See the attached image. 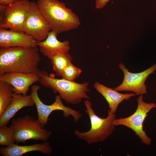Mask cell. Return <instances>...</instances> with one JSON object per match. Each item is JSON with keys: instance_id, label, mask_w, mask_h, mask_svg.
<instances>
[{"instance_id": "cell-2", "label": "cell", "mask_w": 156, "mask_h": 156, "mask_svg": "<svg viewBox=\"0 0 156 156\" xmlns=\"http://www.w3.org/2000/svg\"><path fill=\"white\" fill-rule=\"evenodd\" d=\"M37 6L49 24L52 30L58 34L79 27L78 16L65 4L58 0H37Z\"/></svg>"}, {"instance_id": "cell-17", "label": "cell", "mask_w": 156, "mask_h": 156, "mask_svg": "<svg viewBox=\"0 0 156 156\" xmlns=\"http://www.w3.org/2000/svg\"><path fill=\"white\" fill-rule=\"evenodd\" d=\"M50 60L56 75L62 77L65 68L72 63V58L68 52L54 55Z\"/></svg>"}, {"instance_id": "cell-18", "label": "cell", "mask_w": 156, "mask_h": 156, "mask_svg": "<svg viewBox=\"0 0 156 156\" xmlns=\"http://www.w3.org/2000/svg\"><path fill=\"white\" fill-rule=\"evenodd\" d=\"M14 93L12 85L0 80V116L12 101Z\"/></svg>"}, {"instance_id": "cell-20", "label": "cell", "mask_w": 156, "mask_h": 156, "mask_svg": "<svg viewBox=\"0 0 156 156\" xmlns=\"http://www.w3.org/2000/svg\"><path fill=\"white\" fill-rule=\"evenodd\" d=\"M81 70L74 65L71 63L64 69L62 77L67 80L74 81L80 75Z\"/></svg>"}, {"instance_id": "cell-21", "label": "cell", "mask_w": 156, "mask_h": 156, "mask_svg": "<svg viewBox=\"0 0 156 156\" xmlns=\"http://www.w3.org/2000/svg\"><path fill=\"white\" fill-rule=\"evenodd\" d=\"M110 0H96L95 7L98 9H101L104 7Z\"/></svg>"}, {"instance_id": "cell-11", "label": "cell", "mask_w": 156, "mask_h": 156, "mask_svg": "<svg viewBox=\"0 0 156 156\" xmlns=\"http://www.w3.org/2000/svg\"><path fill=\"white\" fill-rule=\"evenodd\" d=\"M38 74L34 73H8L0 75V80L11 84L13 87L14 93L27 95L29 87L38 82Z\"/></svg>"}, {"instance_id": "cell-16", "label": "cell", "mask_w": 156, "mask_h": 156, "mask_svg": "<svg viewBox=\"0 0 156 156\" xmlns=\"http://www.w3.org/2000/svg\"><path fill=\"white\" fill-rule=\"evenodd\" d=\"M94 88L105 98L109 105V109L116 114L119 105L124 100H128L136 95L135 93L122 94L96 81Z\"/></svg>"}, {"instance_id": "cell-15", "label": "cell", "mask_w": 156, "mask_h": 156, "mask_svg": "<svg viewBox=\"0 0 156 156\" xmlns=\"http://www.w3.org/2000/svg\"><path fill=\"white\" fill-rule=\"evenodd\" d=\"M34 105L30 94L23 96L14 93L12 101L0 116V127L7 125L20 109L26 107H33Z\"/></svg>"}, {"instance_id": "cell-4", "label": "cell", "mask_w": 156, "mask_h": 156, "mask_svg": "<svg viewBox=\"0 0 156 156\" xmlns=\"http://www.w3.org/2000/svg\"><path fill=\"white\" fill-rule=\"evenodd\" d=\"M84 104L86 108L85 112L90 119L91 128L85 132L76 130L74 131L75 134L79 139L89 144L104 141L114 130L115 126L113 122L116 118L115 114L109 109L107 117L101 118L95 114L92 109V103L88 99L85 101Z\"/></svg>"}, {"instance_id": "cell-5", "label": "cell", "mask_w": 156, "mask_h": 156, "mask_svg": "<svg viewBox=\"0 0 156 156\" xmlns=\"http://www.w3.org/2000/svg\"><path fill=\"white\" fill-rule=\"evenodd\" d=\"M10 126L14 130L17 143H24L29 140L47 141L52 133L44 128L37 119L27 114L12 119Z\"/></svg>"}, {"instance_id": "cell-9", "label": "cell", "mask_w": 156, "mask_h": 156, "mask_svg": "<svg viewBox=\"0 0 156 156\" xmlns=\"http://www.w3.org/2000/svg\"><path fill=\"white\" fill-rule=\"evenodd\" d=\"M51 30L49 24L40 10L37 3L31 2L30 8L23 25L24 32L40 42L44 40Z\"/></svg>"}, {"instance_id": "cell-10", "label": "cell", "mask_w": 156, "mask_h": 156, "mask_svg": "<svg viewBox=\"0 0 156 156\" xmlns=\"http://www.w3.org/2000/svg\"><path fill=\"white\" fill-rule=\"evenodd\" d=\"M118 66L123 72L124 77L122 83L114 88L115 90L133 92L139 96L147 93L145 82L148 76L156 70V64L143 71L135 73L129 72L122 63H120Z\"/></svg>"}, {"instance_id": "cell-3", "label": "cell", "mask_w": 156, "mask_h": 156, "mask_svg": "<svg viewBox=\"0 0 156 156\" xmlns=\"http://www.w3.org/2000/svg\"><path fill=\"white\" fill-rule=\"evenodd\" d=\"M38 75V82L42 86L58 93L62 99L67 103L76 105L83 99H90L87 93L90 91L88 82L79 83L63 78L56 79L45 70H40Z\"/></svg>"}, {"instance_id": "cell-14", "label": "cell", "mask_w": 156, "mask_h": 156, "mask_svg": "<svg viewBox=\"0 0 156 156\" xmlns=\"http://www.w3.org/2000/svg\"><path fill=\"white\" fill-rule=\"evenodd\" d=\"M33 151H38L49 155L52 152L51 146L47 141L42 144H35L30 145L22 146L13 143L8 146L1 147L0 154L3 156H21Z\"/></svg>"}, {"instance_id": "cell-7", "label": "cell", "mask_w": 156, "mask_h": 156, "mask_svg": "<svg viewBox=\"0 0 156 156\" xmlns=\"http://www.w3.org/2000/svg\"><path fill=\"white\" fill-rule=\"evenodd\" d=\"M40 87L37 85L32 86L31 88L30 95L37 109L38 118L40 123L44 126L48 123V117L53 111L60 110L63 112V115L66 118L71 115L76 123L78 122L82 116V114L79 111H77L68 107H66L63 104L62 99L59 95L55 96L54 102L50 105L44 104L39 96L38 92Z\"/></svg>"}, {"instance_id": "cell-22", "label": "cell", "mask_w": 156, "mask_h": 156, "mask_svg": "<svg viewBox=\"0 0 156 156\" xmlns=\"http://www.w3.org/2000/svg\"><path fill=\"white\" fill-rule=\"evenodd\" d=\"M22 0H0V6H7Z\"/></svg>"}, {"instance_id": "cell-6", "label": "cell", "mask_w": 156, "mask_h": 156, "mask_svg": "<svg viewBox=\"0 0 156 156\" xmlns=\"http://www.w3.org/2000/svg\"><path fill=\"white\" fill-rule=\"evenodd\" d=\"M137 102V109L133 114L126 118H116L113 123L115 126L123 125L130 128L135 132L143 143L149 145L151 140L144 130L143 124L147 114L152 109L156 107V104L144 102L143 95L139 96Z\"/></svg>"}, {"instance_id": "cell-19", "label": "cell", "mask_w": 156, "mask_h": 156, "mask_svg": "<svg viewBox=\"0 0 156 156\" xmlns=\"http://www.w3.org/2000/svg\"><path fill=\"white\" fill-rule=\"evenodd\" d=\"M16 142L14 131L10 126L0 127V145L8 146Z\"/></svg>"}, {"instance_id": "cell-12", "label": "cell", "mask_w": 156, "mask_h": 156, "mask_svg": "<svg viewBox=\"0 0 156 156\" xmlns=\"http://www.w3.org/2000/svg\"><path fill=\"white\" fill-rule=\"evenodd\" d=\"M38 42L32 36L24 32L0 28V48L34 47L37 46Z\"/></svg>"}, {"instance_id": "cell-8", "label": "cell", "mask_w": 156, "mask_h": 156, "mask_svg": "<svg viewBox=\"0 0 156 156\" xmlns=\"http://www.w3.org/2000/svg\"><path fill=\"white\" fill-rule=\"evenodd\" d=\"M30 5L28 0H22L7 6H0V28L24 32L23 25Z\"/></svg>"}, {"instance_id": "cell-1", "label": "cell", "mask_w": 156, "mask_h": 156, "mask_svg": "<svg viewBox=\"0 0 156 156\" xmlns=\"http://www.w3.org/2000/svg\"><path fill=\"white\" fill-rule=\"evenodd\" d=\"M38 46L0 48V75L8 73L40 72L41 60Z\"/></svg>"}, {"instance_id": "cell-13", "label": "cell", "mask_w": 156, "mask_h": 156, "mask_svg": "<svg viewBox=\"0 0 156 156\" xmlns=\"http://www.w3.org/2000/svg\"><path fill=\"white\" fill-rule=\"evenodd\" d=\"M57 35L51 30L44 40L38 42L37 43L42 54L49 59L54 55L68 52L70 49L69 41H59L57 38Z\"/></svg>"}]
</instances>
